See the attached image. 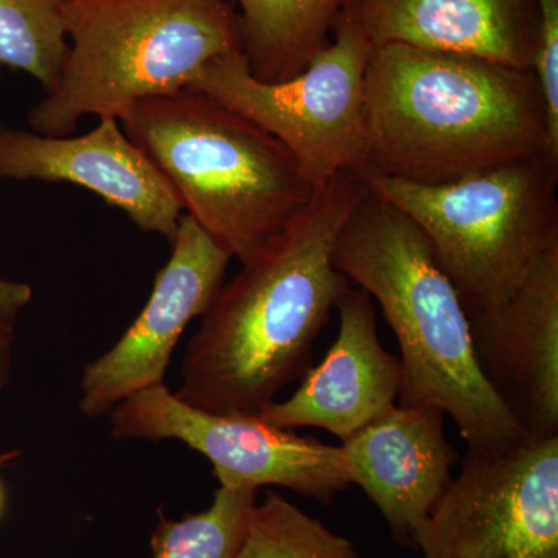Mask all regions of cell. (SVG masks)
Masks as SVG:
<instances>
[{
    "instance_id": "cell-18",
    "label": "cell",
    "mask_w": 558,
    "mask_h": 558,
    "mask_svg": "<svg viewBox=\"0 0 558 558\" xmlns=\"http://www.w3.org/2000/svg\"><path fill=\"white\" fill-rule=\"evenodd\" d=\"M256 488L219 486L208 509L175 521L160 515L153 558H234L256 506Z\"/></svg>"
},
{
    "instance_id": "cell-19",
    "label": "cell",
    "mask_w": 558,
    "mask_h": 558,
    "mask_svg": "<svg viewBox=\"0 0 558 558\" xmlns=\"http://www.w3.org/2000/svg\"><path fill=\"white\" fill-rule=\"evenodd\" d=\"M234 558H359L349 539L333 534L277 492L256 502Z\"/></svg>"
},
{
    "instance_id": "cell-8",
    "label": "cell",
    "mask_w": 558,
    "mask_h": 558,
    "mask_svg": "<svg viewBox=\"0 0 558 558\" xmlns=\"http://www.w3.org/2000/svg\"><path fill=\"white\" fill-rule=\"evenodd\" d=\"M416 538L424 558H558V438L468 447Z\"/></svg>"
},
{
    "instance_id": "cell-16",
    "label": "cell",
    "mask_w": 558,
    "mask_h": 558,
    "mask_svg": "<svg viewBox=\"0 0 558 558\" xmlns=\"http://www.w3.org/2000/svg\"><path fill=\"white\" fill-rule=\"evenodd\" d=\"M250 73L281 83L307 68L329 43L344 0H233Z\"/></svg>"
},
{
    "instance_id": "cell-3",
    "label": "cell",
    "mask_w": 558,
    "mask_h": 558,
    "mask_svg": "<svg viewBox=\"0 0 558 558\" xmlns=\"http://www.w3.org/2000/svg\"><path fill=\"white\" fill-rule=\"evenodd\" d=\"M337 269L380 304L400 349V405H435L468 447L526 438L476 363L468 312L422 230L366 189L344 222Z\"/></svg>"
},
{
    "instance_id": "cell-2",
    "label": "cell",
    "mask_w": 558,
    "mask_h": 558,
    "mask_svg": "<svg viewBox=\"0 0 558 558\" xmlns=\"http://www.w3.org/2000/svg\"><path fill=\"white\" fill-rule=\"evenodd\" d=\"M363 95L362 171L433 185L539 154L558 157L532 69L384 44L371 53Z\"/></svg>"
},
{
    "instance_id": "cell-4",
    "label": "cell",
    "mask_w": 558,
    "mask_h": 558,
    "mask_svg": "<svg viewBox=\"0 0 558 558\" xmlns=\"http://www.w3.org/2000/svg\"><path fill=\"white\" fill-rule=\"evenodd\" d=\"M119 121L186 215L241 264L314 196L299 161L278 138L201 92L146 98Z\"/></svg>"
},
{
    "instance_id": "cell-21",
    "label": "cell",
    "mask_w": 558,
    "mask_h": 558,
    "mask_svg": "<svg viewBox=\"0 0 558 558\" xmlns=\"http://www.w3.org/2000/svg\"><path fill=\"white\" fill-rule=\"evenodd\" d=\"M32 299L31 284L0 277V398L10 387L17 322Z\"/></svg>"
},
{
    "instance_id": "cell-9",
    "label": "cell",
    "mask_w": 558,
    "mask_h": 558,
    "mask_svg": "<svg viewBox=\"0 0 558 558\" xmlns=\"http://www.w3.org/2000/svg\"><path fill=\"white\" fill-rule=\"evenodd\" d=\"M109 418L116 439H174L199 451L220 486H279L322 505L352 486L341 447L275 427L259 414L194 409L165 384L124 399Z\"/></svg>"
},
{
    "instance_id": "cell-7",
    "label": "cell",
    "mask_w": 558,
    "mask_h": 558,
    "mask_svg": "<svg viewBox=\"0 0 558 558\" xmlns=\"http://www.w3.org/2000/svg\"><path fill=\"white\" fill-rule=\"evenodd\" d=\"M332 35L293 78L263 83L250 73L242 51L234 50L209 61L189 87L278 138L314 190L365 165L363 86L374 46L343 17Z\"/></svg>"
},
{
    "instance_id": "cell-6",
    "label": "cell",
    "mask_w": 558,
    "mask_h": 558,
    "mask_svg": "<svg viewBox=\"0 0 558 558\" xmlns=\"http://www.w3.org/2000/svg\"><path fill=\"white\" fill-rule=\"evenodd\" d=\"M422 230L465 312L508 299L558 245V157L545 153L446 183L360 171Z\"/></svg>"
},
{
    "instance_id": "cell-10",
    "label": "cell",
    "mask_w": 558,
    "mask_h": 558,
    "mask_svg": "<svg viewBox=\"0 0 558 558\" xmlns=\"http://www.w3.org/2000/svg\"><path fill=\"white\" fill-rule=\"evenodd\" d=\"M171 258L157 275L148 303L123 337L83 371L80 411L109 416L124 399L165 384L183 330L218 296L233 256L191 216L180 218Z\"/></svg>"
},
{
    "instance_id": "cell-14",
    "label": "cell",
    "mask_w": 558,
    "mask_h": 558,
    "mask_svg": "<svg viewBox=\"0 0 558 558\" xmlns=\"http://www.w3.org/2000/svg\"><path fill=\"white\" fill-rule=\"evenodd\" d=\"M337 311L339 333L325 359L306 371L288 400H275L260 418L278 428L326 429L344 440L398 403L402 365L381 344L373 296L349 286Z\"/></svg>"
},
{
    "instance_id": "cell-22",
    "label": "cell",
    "mask_w": 558,
    "mask_h": 558,
    "mask_svg": "<svg viewBox=\"0 0 558 558\" xmlns=\"http://www.w3.org/2000/svg\"><path fill=\"white\" fill-rule=\"evenodd\" d=\"M20 451H10V453L0 454V468H2L5 462L11 461V459L17 458ZM3 505H5V495H3V488L0 486V515H2Z\"/></svg>"
},
{
    "instance_id": "cell-5",
    "label": "cell",
    "mask_w": 558,
    "mask_h": 558,
    "mask_svg": "<svg viewBox=\"0 0 558 558\" xmlns=\"http://www.w3.org/2000/svg\"><path fill=\"white\" fill-rule=\"evenodd\" d=\"M69 50L31 131L68 137L83 117L119 120L135 102L186 90L209 61L241 50L227 0H62Z\"/></svg>"
},
{
    "instance_id": "cell-13",
    "label": "cell",
    "mask_w": 558,
    "mask_h": 558,
    "mask_svg": "<svg viewBox=\"0 0 558 558\" xmlns=\"http://www.w3.org/2000/svg\"><path fill=\"white\" fill-rule=\"evenodd\" d=\"M446 417L439 407L396 403L341 440L352 486L365 492L392 539L405 548H416L418 532L461 461L446 438Z\"/></svg>"
},
{
    "instance_id": "cell-20",
    "label": "cell",
    "mask_w": 558,
    "mask_h": 558,
    "mask_svg": "<svg viewBox=\"0 0 558 558\" xmlns=\"http://www.w3.org/2000/svg\"><path fill=\"white\" fill-rule=\"evenodd\" d=\"M538 32L534 73L545 98L553 148L558 153V0H537Z\"/></svg>"
},
{
    "instance_id": "cell-11",
    "label": "cell",
    "mask_w": 558,
    "mask_h": 558,
    "mask_svg": "<svg viewBox=\"0 0 558 558\" xmlns=\"http://www.w3.org/2000/svg\"><path fill=\"white\" fill-rule=\"evenodd\" d=\"M468 318L481 374L521 432L558 438V245L508 299Z\"/></svg>"
},
{
    "instance_id": "cell-17",
    "label": "cell",
    "mask_w": 558,
    "mask_h": 558,
    "mask_svg": "<svg viewBox=\"0 0 558 558\" xmlns=\"http://www.w3.org/2000/svg\"><path fill=\"white\" fill-rule=\"evenodd\" d=\"M69 50L62 0H0V64L57 89Z\"/></svg>"
},
{
    "instance_id": "cell-1",
    "label": "cell",
    "mask_w": 558,
    "mask_h": 558,
    "mask_svg": "<svg viewBox=\"0 0 558 558\" xmlns=\"http://www.w3.org/2000/svg\"><path fill=\"white\" fill-rule=\"evenodd\" d=\"M365 193L359 172L329 180L242 264L189 341L179 399L209 413L260 414L306 374L315 340L351 286L333 250Z\"/></svg>"
},
{
    "instance_id": "cell-12",
    "label": "cell",
    "mask_w": 558,
    "mask_h": 558,
    "mask_svg": "<svg viewBox=\"0 0 558 558\" xmlns=\"http://www.w3.org/2000/svg\"><path fill=\"white\" fill-rule=\"evenodd\" d=\"M80 137L0 124V179L65 182L97 194L146 233L174 242L183 208L168 180L119 120L101 117Z\"/></svg>"
},
{
    "instance_id": "cell-15",
    "label": "cell",
    "mask_w": 558,
    "mask_h": 558,
    "mask_svg": "<svg viewBox=\"0 0 558 558\" xmlns=\"http://www.w3.org/2000/svg\"><path fill=\"white\" fill-rule=\"evenodd\" d=\"M339 17L374 47L407 44L534 69L537 0H344Z\"/></svg>"
}]
</instances>
